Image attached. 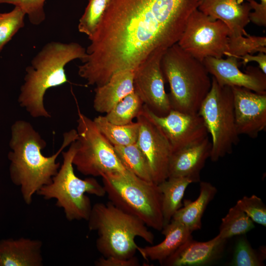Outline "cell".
Returning <instances> with one entry per match:
<instances>
[{
	"instance_id": "cell-1",
	"label": "cell",
	"mask_w": 266,
	"mask_h": 266,
	"mask_svg": "<svg viewBox=\"0 0 266 266\" xmlns=\"http://www.w3.org/2000/svg\"><path fill=\"white\" fill-rule=\"evenodd\" d=\"M197 8L198 0H110L78 75L100 86L120 70H135L154 51L177 43Z\"/></svg>"
},
{
	"instance_id": "cell-2",
	"label": "cell",
	"mask_w": 266,
	"mask_h": 266,
	"mask_svg": "<svg viewBox=\"0 0 266 266\" xmlns=\"http://www.w3.org/2000/svg\"><path fill=\"white\" fill-rule=\"evenodd\" d=\"M77 136L74 129L64 133L59 150L51 156H45L42 150L46 146V141L30 123L19 120L12 124L8 154L9 175L12 183L20 188L27 204H31L33 195L41 188L51 183L61 166L56 161L58 156Z\"/></svg>"
},
{
	"instance_id": "cell-3",
	"label": "cell",
	"mask_w": 266,
	"mask_h": 266,
	"mask_svg": "<svg viewBox=\"0 0 266 266\" xmlns=\"http://www.w3.org/2000/svg\"><path fill=\"white\" fill-rule=\"evenodd\" d=\"M86 56V49L76 42L51 41L45 45L26 68L18 99L20 106L33 118H50L44 104L47 90L69 82L65 66L76 59L82 62Z\"/></svg>"
},
{
	"instance_id": "cell-4",
	"label": "cell",
	"mask_w": 266,
	"mask_h": 266,
	"mask_svg": "<svg viewBox=\"0 0 266 266\" xmlns=\"http://www.w3.org/2000/svg\"><path fill=\"white\" fill-rule=\"evenodd\" d=\"M90 231H97L96 246L104 257L129 259L134 256L139 237L152 244L154 235L137 217L119 208L110 201L92 205L87 220Z\"/></svg>"
},
{
	"instance_id": "cell-5",
	"label": "cell",
	"mask_w": 266,
	"mask_h": 266,
	"mask_svg": "<svg viewBox=\"0 0 266 266\" xmlns=\"http://www.w3.org/2000/svg\"><path fill=\"white\" fill-rule=\"evenodd\" d=\"M161 65L170 87L168 96L171 109L188 114L198 113L211 86L203 63L176 43L165 50Z\"/></svg>"
},
{
	"instance_id": "cell-6",
	"label": "cell",
	"mask_w": 266,
	"mask_h": 266,
	"mask_svg": "<svg viewBox=\"0 0 266 266\" xmlns=\"http://www.w3.org/2000/svg\"><path fill=\"white\" fill-rule=\"evenodd\" d=\"M101 178L109 201L137 217L147 227L162 230V193L157 184L143 180L131 172L104 175Z\"/></svg>"
},
{
	"instance_id": "cell-7",
	"label": "cell",
	"mask_w": 266,
	"mask_h": 266,
	"mask_svg": "<svg viewBox=\"0 0 266 266\" xmlns=\"http://www.w3.org/2000/svg\"><path fill=\"white\" fill-rule=\"evenodd\" d=\"M76 150L75 140L66 151H62L63 161L51 183L41 188L36 194L45 200L54 199L56 205L62 208L69 221H87L92 205L88 193L99 197L106 195L103 185L95 178L82 179L74 172L72 160Z\"/></svg>"
},
{
	"instance_id": "cell-8",
	"label": "cell",
	"mask_w": 266,
	"mask_h": 266,
	"mask_svg": "<svg viewBox=\"0 0 266 266\" xmlns=\"http://www.w3.org/2000/svg\"><path fill=\"white\" fill-rule=\"evenodd\" d=\"M211 137L210 158L217 162L231 154L239 140L235 120L232 88L219 84L213 77L210 90L198 111Z\"/></svg>"
},
{
	"instance_id": "cell-9",
	"label": "cell",
	"mask_w": 266,
	"mask_h": 266,
	"mask_svg": "<svg viewBox=\"0 0 266 266\" xmlns=\"http://www.w3.org/2000/svg\"><path fill=\"white\" fill-rule=\"evenodd\" d=\"M77 138L72 163L85 176H102L130 172L124 166L113 146L100 132L93 120L78 110Z\"/></svg>"
},
{
	"instance_id": "cell-10",
	"label": "cell",
	"mask_w": 266,
	"mask_h": 266,
	"mask_svg": "<svg viewBox=\"0 0 266 266\" xmlns=\"http://www.w3.org/2000/svg\"><path fill=\"white\" fill-rule=\"evenodd\" d=\"M230 32L226 25L197 8L190 15L177 43L185 52L203 62L207 57L222 58L228 50Z\"/></svg>"
},
{
	"instance_id": "cell-11",
	"label": "cell",
	"mask_w": 266,
	"mask_h": 266,
	"mask_svg": "<svg viewBox=\"0 0 266 266\" xmlns=\"http://www.w3.org/2000/svg\"><path fill=\"white\" fill-rule=\"evenodd\" d=\"M165 50L153 52L136 68L133 76L134 91L143 104L159 116H166L171 110L161 65Z\"/></svg>"
},
{
	"instance_id": "cell-12",
	"label": "cell",
	"mask_w": 266,
	"mask_h": 266,
	"mask_svg": "<svg viewBox=\"0 0 266 266\" xmlns=\"http://www.w3.org/2000/svg\"><path fill=\"white\" fill-rule=\"evenodd\" d=\"M136 118L139 125L136 143L147 160L153 181L158 184L168 178L172 149L163 131L143 106Z\"/></svg>"
},
{
	"instance_id": "cell-13",
	"label": "cell",
	"mask_w": 266,
	"mask_h": 266,
	"mask_svg": "<svg viewBox=\"0 0 266 266\" xmlns=\"http://www.w3.org/2000/svg\"><path fill=\"white\" fill-rule=\"evenodd\" d=\"M143 107L167 138L173 152L208 136L203 120L198 113L188 114L171 109L166 115L159 116L145 105Z\"/></svg>"
},
{
	"instance_id": "cell-14",
	"label": "cell",
	"mask_w": 266,
	"mask_h": 266,
	"mask_svg": "<svg viewBox=\"0 0 266 266\" xmlns=\"http://www.w3.org/2000/svg\"><path fill=\"white\" fill-rule=\"evenodd\" d=\"M203 64L209 74L223 86L240 87L259 93H266V74L259 67L248 66L244 72L239 69V60L228 56L226 59L207 57Z\"/></svg>"
},
{
	"instance_id": "cell-15",
	"label": "cell",
	"mask_w": 266,
	"mask_h": 266,
	"mask_svg": "<svg viewBox=\"0 0 266 266\" xmlns=\"http://www.w3.org/2000/svg\"><path fill=\"white\" fill-rule=\"evenodd\" d=\"M232 88L238 133L257 137L266 128V93L240 87Z\"/></svg>"
},
{
	"instance_id": "cell-16",
	"label": "cell",
	"mask_w": 266,
	"mask_h": 266,
	"mask_svg": "<svg viewBox=\"0 0 266 266\" xmlns=\"http://www.w3.org/2000/svg\"><path fill=\"white\" fill-rule=\"evenodd\" d=\"M197 9L224 22L229 30L230 38L249 35L245 30L252 10L247 0H198Z\"/></svg>"
},
{
	"instance_id": "cell-17",
	"label": "cell",
	"mask_w": 266,
	"mask_h": 266,
	"mask_svg": "<svg viewBox=\"0 0 266 266\" xmlns=\"http://www.w3.org/2000/svg\"><path fill=\"white\" fill-rule=\"evenodd\" d=\"M227 239L217 234L203 242L192 236L182 244L162 265L165 266H201L212 264L222 257Z\"/></svg>"
},
{
	"instance_id": "cell-18",
	"label": "cell",
	"mask_w": 266,
	"mask_h": 266,
	"mask_svg": "<svg viewBox=\"0 0 266 266\" xmlns=\"http://www.w3.org/2000/svg\"><path fill=\"white\" fill-rule=\"evenodd\" d=\"M211 142L208 136L200 141L172 153L168 166V177H181L200 182V173L210 158Z\"/></svg>"
},
{
	"instance_id": "cell-19",
	"label": "cell",
	"mask_w": 266,
	"mask_h": 266,
	"mask_svg": "<svg viewBox=\"0 0 266 266\" xmlns=\"http://www.w3.org/2000/svg\"><path fill=\"white\" fill-rule=\"evenodd\" d=\"M41 240L26 237L0 240V266H42Z\"/></svg>"
},
{
	"instance_id": "cell-20",
	"label": "cell",
	"mask_w": 266,
	"mask_h": 266,
	"mask_svg": "<svg viewBox=\"0 0 266 266\" xmlns=\"http://www.w3.org/2000/svg\"><path fill=\"white\" fill-rule=\"evenodd\" d=\"M134 70L124 69L114 74L104 84L95 89L93 107L100 113H107L126 96L134 92Z\"/></svg>"
},
{
	"instance_id": "cell-21",
	"label": "cell",
	"mask_w": 266,
	"mask_h": 266,
	"mask_svg": "<svg viewBox=\"0 0 266 266\" xmlns=\"http://www.w3.org/2000/svg\"><path fill=\"white\" fill-rule=\"evenodd\" d=\"M162 231L165 239L160 243L140 247L137 251L146 260L158 261L162 265L182 244L192 236L191 232L182 224L171 219Z\"/></svg>"
},
{
	"instance_id": "cell-22",
	"label": "cell",
	"mask_w": 266,
	"mask_h": 266,
	"mask_svg": "<svg viewBox=\"0 0 266 266\" xmlns=\"http://www.w3.org/2000/svg\"><path fill=\"white\" fill-rule=\"evenodd\" d=\"M217 192V188L211 183L200 181L198 198L194 201L185 200L183 205L175 212L172 219L182 224L192 232L201 229L203 214Z\"/></svg>"
},
{
	"instance_id": "cell-23",
	"label": "cell",
	"mask_w": 266,
	"mask_h": 266,
	"mask_svg": "<svg viewBox=\"0 0 266 266\" xmlns=\"http://www.w3.org/2000/svg\"><path fill=\"white\" fill-rule=\"evenodd\" d=\"M192 183L193 180L188 178L170 177L158 184L162 193L164 226L170 222L175 212L182 206L185 191Z\"/></svg>"
},
{
	"instance_id": "cell-24",
	"label": "cell",
	"mask_w": 266,
	"mask_h": 266,
	"mask_svg": "<svg viewBox=\"0 0 266 266\" xmlns=\"http://www.w3.org/2000/svg\"><path fill=\"white\" fill-rule=\"evenodd\" d=\"M96 126L113 146H127L136 142L139 125L137 122L118 125L110 122L105 116L99 115L93 120Z\"/></svg>"
},
{
	"instance_id": "cell-25",
	"label": "cell",
	"mask_w": 266,
	"mask_h": 266,
	"mask_svg": "<svg viewBox=\"0 0 266 266\" xmlns=\"http://www.w3.org/2000/svg\"><path fill=\"white\" fill-rule=\"evenodd\" d=\"M113 147L116 154L127 169L143 180L153 181L147 160L136 143Z\"/></svg>"
},
{
	"instance_id": "cell-26",
	"label": "cell",
	"mask_w": 266,
	"mask_h": 266,
	"mask_svg": "<svg viewBox=\"0 0 266 266\" xmlns=\"http://www.w3.org/2000/svg\"><path fill=\"white\" fill-rule=\"evenodd\" d=\"M254 228V222L235 204L222 219L218 234L227 240L244 234Z\"/></svg>"
},
{
	"instance_id": "cell-27",
	"label": "cell",
	"mask_w": 266,
	"mask_h": 266,
	"mask_svg": "<svg viewBox=\"0 0 266 266\" xmlns=\"http://www.w3.org/2000/svg\"><path fill=\"white\" fill-rule=\"evenodd\" d=\"M143 103L134 91L126 96L107 113L105 117L111 123L125 125L133 122L141 111Z\"/></svg>"
},
{
	"instance_id": "cell-28",
	"label": "cell",
	"mask_w": 266,
	"mask_h": 266,
	"mask_svg": "<svg viewBox=\"0 0 266 266\" xmlns=\"http://www.w3.org/2000/svg\"><path fill=\"white\" fill-rule=\"evenodd\" d=\"M110 0H89L79 20L78 29L90 39L95 33Z\"/></svg>"
},
{
	"instance_id": "cell-29",
	"label": "cell",
	"mask_w": 266,
	"mask_h": 266,
	"mask_svg": "<svg viewBox=\"0 0 266 266\" xmlns=\"http://www.w3.org/2000/svg\"><path fill=\"white\" fill-rule=\"evenodd\" d=\"M266 53V37L249 35L230 38L228 51L225 56L237 57L257 52Z\"/></svg>"
},
{
	"instance_id": "cell-30",
	"label": "cell",
	"mask_w": 266,
	"mask_h": 266,
	"mask_svg": "<svg viewBox=\"0 0 266 266\" xmlns=\"http://www.w3.org/2000/svg\"><path fill=\"white\" fill-rule=\"evenodd\" d=\"M25 15L17 6L8 12L0 13V53L17 32L24 27Z\"/></svg>"
},
{
	"instance_id": "cell-31",
	"label": "cell",
	"mask_w": 266,
	"mask_h": 266,
	"mask_svg": "<svg viewBox=\"0 0 266 266\" xmlns=\"http://www.w3.org/2000/svg\"><path fill=\"white\" fill-rule=\"evenodd\" d=\"M264 260L259 252L251 246L246 237L240 238L237 241L230 263L232 266H263Z\"/></svg>"
},
{
	"instance_id": "cell-32",
	"label": "cell",
	"mask_w": 266,
	"mask_h": 266,
	"mask_svg": "<svg viewBox=\"0 0 266 266\" xmlns=\"http://www.w3.org/2000/svg\"><path fill=\"white\" fill-rule=\"evenodd\" d=\"M236 204L254 222L266 226V206L262 199L256 195L244 196Z\"/></svg>"
},
{
	"instance_id": "cell-33",
	"label": "cell",
	"mask_w": 266,
	"mask_h": 266,
	"mask_svg": "<svg viewBox=\"0 0 266 266\" xmlns=\"http://www.w3.org/2000/svg\"><path fill=\"white\" fill-rule=\"evenodd\" d=\"M46 0H0V4H9L20 8L27 15L30 22L38 25L46 18L44 9Z\"/></svg>"
},
{
	"instance_id": "cell-34",
	"label": "cell",
	"mask_w": 266,
	"mask_h": 266,
	"mask_svg": "<svg viewBox=\"0 0 266 266\" xmlns=\"http://www.w3.org/2000/svg\"><path fill=\"white\" fill-rule=\"evenodd\" d=\"M95 265L97 266H139L140 263L135 256L129 259L101 256L95 261Z\"/></svg>"
},
{
	"instance_id": "cell-35",
	"label": "cell",
	"mask_w": 266,
	"mask_h": 266,
	"mask_svg": "<svg viewBox=\"0 0 266 266\" xmlns=\"http://www.w3.org/2000/svg\"><path fill=\"white\" fill-rule=\"evenodd\" d=\"M266 53L263 52H258L256 55L247 54L242 56L236 57L238 60H240V65L246 66L247 64L251 62H255L259 65L260 69L265 74H266Z\"/></svg>"
},
{
	"instance_id": "cell-36",
	"label": "cell",
	"mask_w": 266,
	"mask_h": 266,
	"mask_svg": "<svg viewBox=\"0 0 266 266\" xmlns=\"http://www.w3.org/2000/svg\"><path fill=\"white\" fill-rule=\"evenodd\" d=\"M260 4L263 7L266 8V0H260Z\"/></svg>"
}]
</instances>
